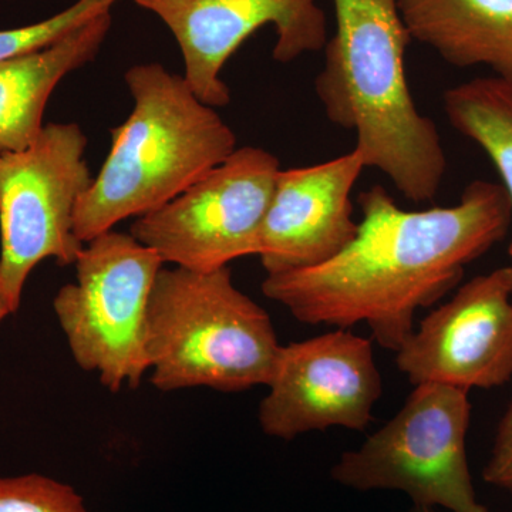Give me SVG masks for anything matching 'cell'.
I'll return each mask as SVG.
<instances>
[{"mask_svg":"<svg viewBox=\"0 0 512 512\" xmlns=\"http://www.w3.org/2000/svg\"><path fill=\"white\" fill-rule=\"evenodd\" d=\"M356 237L325 264L266 275L262 292L308 325L366 322L397 352L414 316L453 291L464 268L505 237L512 221L503 185L474 181L451 207L406 211L382 185L359 195Z\"/></svg>","mask_w":512,"mask_h":512,"instance_id":"1","label":"cell"},{"mask_svg":"<svg viewBox=\"0 0 512 512\" xmlns=\"http://www.w3.org/2000/svg\"><path fill=\"white\" fill-rule=\"evenodd\" d=\"M336 32L315 90L326 117L353 130L366 168L389 177L413 202H429L447 171L434 121L423 116L407 84L410 37L397 0H333Z\"/></svg>","mask_w":512,"mask_h":512,"instance_id":"2","label":"cell"},{"mask_svg":"<svg viewBox=\"0 0 512 512\" xmlns=\"http://www.w3.org/2000/svg\"><path fill=\"white\" fill-rule=\"evenodd\" d=\"M124 82L133 110L111 130L106 161L74 212L83 244L173 201L237 148L232 128L184 76L144 63L130 67Z\"/></svg>","mask_w":512,"mask_h":512,"instance_id":"3","label":"cell"},{"mask_svg":"<svg viewBox=\"0 0 512 512\" xmlns=\"http://www.w3.org/2000/svg\"><path fill=\"white\" fill-rule=\"evenodd\" d=\"M282 345L271 316L239 291L228 266L161 269L147 312L150 382L161 392L269 386Z\"/></svg>","mask_w":512,"mask_h":512,"instance_id":"4","label":"cell"},{"mask_svg":"<svg viewBox=\"0 0 512 512\" xmlns=\"http://www.w3.org/2000/svg\"><path fill=\"white\" fill-rule=\"evenodd\" d=\"M74 265L76 281L53 299L74 362L111 393L137 389L150 370L147 312L164 262L133 235L111 229L84 244Z\"/></svg>","mask_w":512,"mask_h":512,"instance_id":"5","label":"cell"},{"mask_svg":"<svg viewBox=\"0 0 512 512\" xmlns=\"http://www.w3.org/2000/svg\"><path fill=\"white\" fill-rule=\"evenodd\" d=\"M470 417L466 390L417 384L392 420L340 456L330 477L356 491H402L419 507L491 512L477 500L468 467Z\"/></svg>","mask_w":512,"mask_h":512,"instance_id":"6","label":"cell"},{"mask_svg":"<svg viewBox=\"0 0 512 512\" xmlns=\"http://www.w3.org/2000/svg\"><path fill=\"white\" fill-rule=\"evenodd\" d=\"M87 138L76 123H49L28 148L0 154V285L13 313L33 269L46 259L76 264L77 202L93 177Z\"/></svg>","mask_w":512,"mask_h":512,"instance_id":"7","label":"cell"},{"mask_svg":"<svg viewBox=\"0 0 512 512\" xmlns=\"http://www.w3.org/2000/svg\"><path fill=\"white\" fill-rule=\"evenodd\" d=\"M279 160L259 147L235 148L197 183L136 218L130 234L164 264L197 272L258 255Z\"/></svg>","mask_w":512,"mask_h":512,"instance_id":"8","label":"cell"},{"mask_svg":"<svg viewBox=\"0 0 512 512\" xmlns=\"http://www.w3.org/2000/svg\"><path fill=\"white\" fill-rule=\"evenodd\" d=\"M268 387L259 426L282 440L329 427L366 430L383 392L372 342L348 329L282 346Z\"/></svg>","mask_w":512,"mask_h":512,"instance_id":"9","label":"cell"},{"mask_svg":"<svg viewBox=\"0 0 512 512\" xmlns=\"http://www.w3.org/2000/svg\"><path fill=\"white\" fill-rule=\"evenodd\" d=\"M173 33L183 53L184 79L195 96L218 109L231 101L221 72L248 37L274 26V59L289 63L326 45L318 0H133Z\"/></svg>","mask_w":512,"mask_h":512,"instance_id":"10","label":"cell"},{"mask_svg":"<svg viewBox=\"0 0 512 512\" xmlns=\"http://www.w3.org/2000/svg\"><path fill=\"white\" fill-rule=\"evenodd\" d=\"M512 265L476 276L421 322L397 350L414 386L493 389L512 377Z\"/></svg>","mask_w":512,"mask_h":512,"instance_id":"11","label":"cell"},{"mask_svg":"<svg viewBox=\"0 0 512 512\" xmlns=\"http://www.w3.org/2000/svg\"><path fill=\"white\" fill-rule=\"evenodd\" d=\"M365 168L353 148L333 160L279 171L258 254L266 275L325 264L348 247L357 232L350 195Z\"/></svg>","mask_w":512,"mask_h":512,"instance_id":"12","label":"cell"},{"mask_svg":"<svg viewBox=\"0 0 512 512\" xmlns=\"http://www.w3.org/2000/svg\"><path fill=\"white\" fill-rule=\"evenodd\" d=\"M111 25L107 10L45 49L0 62V154L25 150L39 137L57 84L99 55Z\"/></svg>","mask_w":512,"mask_h":512,"instance_id":"13","label":"cell"},{"mask_svg":"<svg viewBox=\"0 0 512 512\" xmlns=\"http://www.w3.org/2000/svg\"><path fill=\"white\" fill-rule=\"evenodd\" d=\"M414 40L456 67H490L512 84V0H397Z\"/></svg>","mask_w":512,"mask_h":512,"instance_id":"14","label":"cell"},{"mask_svg":"<svg viewBox=\"0 0 512 512\" xmlns=\"http://www.w3.org/2000/svg\"><path fill=\"white\" fill-rule=\"evenodd\" d=\"M443 103L451 126L493 161L512 210V84L500 77H478L447 90Z\"/></svg>","mask_w":512,"mask_h":512,"instance_id":"15","label":"cell"},{"mask_svg":"<svg viewBox=\"0 0 512 512\" xmlns=\"http://www.w3.org/2000/svg\"><path fill=\"white\" fill-rule=\"evenodd\" d=\"M119 0H77L52 18L22 28L0 30V62L45 49L72 30L111 10Z\"/></svg>","mask_w":512,"mask_h":512,"instance_id":"16","label":"cell"},{"mask_svg":"<svg viewBox=\"0 0 512 512\" xmlns=\"http://www.w3.org/2000/svg\"><path fill=\"white\" fill-rule=\"evenodd\" d=\"M0 512H89L72 485L42 474L0 477Z\"/></svg>","mask_w":512,"mask_h":512,"instance_id":"17","label":"cell"},{"mask_svg":"<svg viewBox=\"0 0 512 512\" xmlns=\"http://www.w3.org/2000/svg\"><path fill=\"white\" fill-rule=\"evenodd\" d=\"M485 483L512 493V397L498 426L490 460L484 468Z\"/></svg>","mask_w":512,"mask_h":512,"instance_id":"18","label":"cell"},{"mask_svg":"<svg viewBox=\"0 0 512 512\" xmlns=\"http://www.w3.org/2000/svg\"><path fill=\"white\" fill-rule=\"evenodd\" d=\"M13 311L10 308V303L8 301V296H6L5 291H3L2 285H0V325H2L3 320L8 318L9 315H12Z\"/></svg>","mask_w":512,"mask_h":512,"instance_id":"19","label":"cell"},{"mask_svg":"<svg viewBox=\"0 0 512 512\" xmlns=\"http://www.w3.org/2000/svg\"><path fill=\"white\" fill-rule=\"evenodd\" d=\"M409 512H437V511H434V508L419 507V505H413L412 510H410Z\"/></svg>","mask_w":512,"mask_h":512,"instance_id":"20","label":"cell"}]
</instances>
